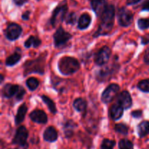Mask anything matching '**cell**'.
<instances>
[{
    "instance_id": "1",
    "label": "cell",
    "mask_w": 149,
    "mask_h": 149,
    "mask_svg": "<svg viewBox=\"0 0 149 149\" xmlns=\"http://www.w3.org/2000/svg\"><path fill=\"white\" fill-rule=\"evenodd\" d=\"M100 17L101 23L97 31L95 33L94 37H97L101 35H107L111 31L115 17L114 6L112 4H108Z\"/></svg>"
},
{
    "instance_id": "2",
    "label": "cell",
    "mask_w": 149,
    "mask_h": 149,
    "mask_svg": "<svg viewBox=\"0 0 149 149\" xmlns=\"http://www.w3.org/2000/svg\"><path fill=\"white\" fill-rule=\"evenodd\" d=\"M58 69L60 72L65 76L71 75L79 69L80 64L76 58L65 56L60 59L58 62Z\"/></svg>"
},
{
    "instance_id": "3",
    "label": "cell",
    "mask_w": 149,
    "mask_h": 149,
    "mask_svg": "<svg viewBox=\"0 0 149 149\" xmlns=\"http://www.w3.org/2000/svg\"><path fill=\"white\" fill-rule=\"evenodd\" d=\"M45 58L44 57H39L33 61L26 62L23 65L24 68V75L27 76L31 73H38L43 74L45 73Z\"/></svg>"
},
{
    "instance_id": "4",
    "label": "cell",
    "mask_w": 149,
    "mask_h": 149,
    "mask_svg": "<svg viewBox=\"0 0 149 149\" xmlns=\"http://www.w3.org/2000/svg\"><path fill=\"white\" fill-rule=\"evenodd\" d=\"M68 7H67L66 1H63L52 12V17L50 18V23L53 27H56L58 24L64 20L65 14L67 13Z\"/></svg>"
},
{
    "instance_id": "5",
    "label": "cell",
    "mask_w": 149,
    "mask_h": 149,
    "mask_svg": "<svg viewBox=\"0 0 149 149\" xmlns=\"http://www.w3.org/2000/svg\"><path fill=\"white\" fill-rule=\"evenodd\" d=\"M71 37L72 36L71 33L65 31L62 27H60L54 33V44L56 47H61L64 46L71 39Z\"/></svg>"
},
{
    "instance_id": "6",
    "label": "cell",
    "mask_w": 149,
    "mask_h": 149,
    "mask_svg": "<svg viewBox=\"0 0 149 149\" xmlns=\"http://www.w3.org/2000/svg\"><path fill=\"white\" fill-rule=\"evenodd\" d=\"M117 17L119 25L123 27H127L130 26L131 23L133 21V15L132 12L125 7L119 9L118 11Z\"/></svg>"
},
{
    "instance_id": "7",
    "label": "cell",
    "mask_w": 149,
    "mask_h": 149,
    "mask_svg": "<svg viewBox=\"0 0 149 149\" xmlns=\"http://www.w3.org/2000/svg\"><path fill=\"white\" fill-rule=\"evenodd\" d=\"M119 86L116 84H111L107 87L101 95V100L104 103H109L115 98L119 91Z\"/></svg>"
},
{
    "instance_id": "8",
    "label": "cell",
    "mask_w": 149,
    "mask_h": 149,
    "mask_svg": "<svg viewBox=\"0 0 149 149\" xmlns=\"http://www.w3.org/2000/svg\"><path fill=\"white\" fill-rule=\"evenodd\" d=\"M111 53V52L109 47H103L96 53L95 57V63L97 65H105L110 59Z\"/></svg>"
},
{
    "instance_id": "9",
    "label": "cell",
    "mask_w": 149,
    "mask_h": 149,
    "mask_svg": "<svg viewBox=\"0 0 149 149\" xmlns=\"http://www.w3.org/2000/svg\"><path fill=\"white\" fill-rule=\"evenodd\" d=\"M22 33V28L18 24L11 23L7 26L5 31V36L8 40L15 41L20 37Z\"/></svg>"
},
{
    "instance_id": "10",
    "label": "cell",
    "mask_w": 149,
    "mask_h": 149,
    "mask_svg": "<svg viewBox=\"0 0 149 149\" xmlns=\"http://www.w3.org/2000/svg\"><path fill=\"white\" fill-rule=\"evenodd\" d=\"M28 136H29V132H28L27 129L23 126L20 127L16 130V133L13 143L15 145L20 146H24L26 144Z\"/></svg>"
},
{
    "instance_id": "11",
    "label": "cell",
    "mask_w": 149,
    "mask_h": 149,
    "mask_svg": "<svg viewBox=\"0 0 149 149\" xmlns=\"http://www.w3.org/2000/svg\"><path fill=\"white\" fill-rule=\"evenodd\" d=\"M117 103L122 106L124 109H128L132 106V100L129 92L122 91L117 97Z\"/></svg>"
},
{
    "instance_id": "12",
    "label": "cell",
    "mask_w": 149,
    "mask_h": 149,
    "mask_svg": "<svg viewBox=\"0 0 149 149\" xmlns=\"http://www.w3.org/2000/svg\"><path fill=\"white\" fill-rule=\"evenodd\" d=\"M29 116L33 122H36V123L46 124L48 120L47 116L45 113V112L42 110H39V109L33 111L30 113Z\"/></svg>"
},
{
    "instance_id": "13",
    "label": "cell",
    "mask_w": 149,
    "mask_h": 149,
    "mask_svg": "<svg viewBox=\"0 0 149 149\" xmlns=\"http://www.w3.org/2000/svg\"><path fill=\"white\" fill-rule=\"evenodd\" d=\"M116 68L115 66L106 67V68H103V70L98 71L96 74V79L99 82H103L110 78L111 76L116 71Z\"/></svg>"
},
{
    "instance_id": "14",
    "label": "cell",
    "mask_w": 149,
    "mask_h": 149,
    "mask_svg": "<svg viewBox=\"0 0 149 149\" xmlns=\"http://www.w3.org/2000/svg\"><path fill=\"white\" fill-rule=\"evenodd\" d=\"M20 85L17 84H7L2 89V95L5 98H11L12 97H15Z\"/></svg>"
},
{
    "instance_id": "15",
    "label": "cell",
    "mask_w": 149,
    "mask_h": 149,
    "mask_svg": "<svg viewBox=\"0 0 149 149\" xmlns=\"http://www.w3.org/2000/svg\"><path fill=\"white\" fill-rule=\"evenodd\" d=\"M124 109H125L119 103L112 105L109 110V114H110L111 118L113 120H118L122 118L124 113Z\"/></svg>"
},
{
    "instance_id": "16",
    "label": "cell",
    "mask_w": 149,
    "mask_h": 149,
    "mask_svg": "<svg viewBox=\"0 0 149 149\" xmlns=\"http://www.w3.org/2000/svg\"><path fill=\"white\" fill-rule=\"evenodd\" d=\"M44 139L45 141H47V142H55L58 139V132H57L56 130L55 129L54 127H49L47 128L44 132Z\"/></svg>"
},
{
    "instance_id": "17",
    "label": "cell",
    "mask_w": 149,
    "mask_h": 149,
    "mask_svg": "<svg viewBox=\"0 0 149 149\" xmlns=\"http://www.w3.org/2000/svg\"><path fill=\"white\" fill-rule=\"evenodd\" d=\"M28 108L26 106V105L25 103L22 104L20 107L17 109V113H16L15 118V122L16 125H19V124L21 123L22 122H23L25 119V116H26V113H27Z\"/></svg>"
},
{
    "instance_id": "18",
    "label": "cell",
    "mask_w": 149,
    "mask_h": 149,
    "mask_svg": "<svg viewBox=\"0 0 149 149\" xmlns=\"http://www.w3.org/2000/svg\"><path fill=\"white\" fill-rule=\"evenodd\" d=\"M91 20V17H90V15L89 14L84 13V14L81 15L78 22V28L79 29H81V30L86 29L90 25Z\"/></svg>"
},
{
    "instance_id": "19",
    "label": "cell",
    "mask_w": 149,
    "mask_h": 149,
    "mask_svg": "<svg viewBox=\"0 0 149 149\" xmlns=\"http://www.w3.org/2000/svg\"><path fill=\"white\" fill-rule=\"evenodd\" d=\"M76 127H77V125H76L72 120L67 121V122H65L63 127V131L65 138H71V137L74 135V129H75Z\"/></svg>"
},
{
    "instance_id": "20",
    "label": "cell",
    "mask_w": 149,
    "mask_h": 149,
    "mask_svg": "<svg viewBox=\"0 0 149 149\" xmlns=\"http://www.w3.org/2000/svg\"><path fill=\"white\" fill-rule=\"evenodd\" d=\"M138 133L139 137L143 138L149 133V122L143 121L138 125Z\"/></svg>"
},
{
    "instance_id": "21",
    "label": "cell",
    "mask_w": 149,
    "mask_h": 149,
    "mask_svg": "<svg viewBox=\"0 0 149 149\" xmlns=\"http://www.w3.org/2000/svg\"><path fill=\"white\" fill-rule=\"evenodd\" d=\"M42 44V41L36 36H31L25 42L24 46L26 48H30L31 47H38L39 45Z\"/></svg>"
},
{
    "instance_id": "22",
    "label": "cell",
    "mask_w": 149,
    "mask_h": 149,
    "mask_svg": "<svg viewBox=\"0 0 149 149\" xmlns=\"http://www.w3.org/2000/svg\"><path fill=\"white\" fill-rule=\"evenodd\" d=\"M74 107L77 111L84 112L87 109V102L84 99L79 97L74 101Z\"/></svg>"
},
{
    "instance_id": "23",
    "label": "cell",
    "mask_w": 149,
    "mask_h": 149,
    "mask_svg": "<svg viewBox=\"0 0 149 149\" xmlns=\"http://www.w3.org/2000/svg\"><path fill=\"white\" fill-rule=\"evenodd\" d=\"M20 58H21V55L19 53L15 52V53L13 54L12 55L9 56L6 59L5 65L7 66H13V65H15L16 63H17L20 61Z\"/></svg>"
},
{
    "instance_id": "24",
    "label": "cell",
    "mask_w": 149,
    "mask_h": 149,
    "mask_svg": "<svg viewBox=\"0 0 149 149\" xmlns=\"http://www.w3.org/2000/svg\"><path fill=\"white\" fill-rule=\"evenodd\" d=\"M42 99L44 103L47 105V106L48 107L49 110L50 111V112H52V113H57L56 106H55V104L53 102V100H51L49 97H47L46 95H42Z\"/></svg>"
},
{
    "instance_id": "25",
    "label": "cell",
    "mask_w": 149,
    "mask_h": 149,
    "mask_svg": "<svg viewBox=\"0 0 149 149\" xmlns=\"http://www.w3.org/2000/svg\"><path fill=\"white\" fill-rule=\"evenodd\" d=\"M39 84V81H38L37 79L34 78V77H31V78L28 79L27 81H26V85L31 91H33V90H36Z\"/></svg>"
},
{
    "instance_id": "26",
    "label": "cell",
    "mask_w": 149,
    "mask_h": 149,
    "mask_svg": "<svg viewBox=\"0 0 149 149\" xmlns=\"http://www.w3.org/2000/svg\"><path fill=\"white\" fill-rule=\"evenodd\" d=\"M119 147L120 149H133V143L127 139H122L119 141Z\"/></svg>"
},
{
    "instance_id": "27",
    "label": "cell",
    "mask_w": 149,
    "mask_h": 149,
    "mask_svg": "<svg viewBox=\"0 0 149 149\" xmlns=\"http://www.w3.org/2000/svg\"><path fill=\"white\" fill-rule=\"evenodd\" d=\"M116 145V142L114 141L109 139H104L102 142L100 148L101 149H113Z\"/></svg>"
},
{
    "instance_id": "28",
    "label": "cell",
    "mask_w": 149,
    "mask_h": 149,
    "mask_svg": "<svg viewBox=\"0 0 149 149\" xmlns=\"http://www.w3.org/2000/svg\"><path fill=\"white\" fill-rule=\"evenodd\" d=\"M138 87L141 91L144 93H149V79L140 81L138 84Z\"/></svg>"
},
{
    "instance_id": "29",
    "label": "cell",
    "mask_w": 149,
    "mask_h": 149,
    "mask_svg": "<svg viewBox=\"0 0 149 149\" xmlns=\"http://www.w3.org/2000/svg\"><path fill=\"white\" fill-rule=\"evenodd\" d=\"M114 129L116 132L122 134V135H127L128 131H129L127 126L124 125V124H117V125H115Z\"/></svg>"
},
{
    "instance_id": "30",
    "label": "cell",
    "mask_w": 149,
    "mask_h": 149,
    "mask_svg": "<svg viewBox=\"0 0 149 149\" xmlns=\"http://www.w3.org/2000/svg\"><path fill=\"white\" fill-rule=\"evenodd\" d=\"M138 28L141 30H145L149 28V19L141 18L138 20Z\"/></svg>"
},
{
    "instance_id": "31",
    "label": "cell",
    "mask_w": 149,
    "mask_h": 149,
    "mask_svg": "<svg viewBox=\"0 0 149 149\" xmlns=\"http://www.w3.org/2000/svg\"><path fill=\"white\" fill-rule=\"evenodd\" d=\"M77 21V15L74 13H71L65 17V22L67 24L74 25Z\"/></svg>"
},
{
    "instance_id": "32",
    "label": "cell",
    "mask_w": 149,
    "mask_h": 149,
    "mask_svg": "<svg viewBox=\"0 0 149 149\" xmlns=\"http://www.w3.org/2000/svg\"><path fill=\"white\" fill-rule=\"evenodd\" d=\"M143 114V111L141 110H135L131 113L132 117L135 118V119H138V118L141 117Z\"/></svg>"
},
{
    "instance_id": "33",
    "label": "cell",
    "mask_w": 149,
    "mask_h": 149,
    "mask_svg": "<svg viewBox=\"0 0 149 149\" xmlns=\"http://www.w3.org/2000/svg\"><path fill=\"white\" fill-rule=\"evenodd\" d=\"M28 0H13L15 4L17 6H22L23 4H24L25 3L27 2Z\"/></svg>"
},
{
    "instance_id": "34",
    "label": "cell",
    "mask_w": 149,
    "mask_h": 149,
    "mask_svg": "<svg viewBox=\"0 0 149 149\" xmlns=\"http://www.w3.org/2000/svg\"><path fill=\"white\" fill-rule=\"evenodd\" d=\"M29 16H30V12L26 11L22 15V19L24 20H28L29 19Z\"/></svg>"
},
{
    "instance_id": "35",
    "label": "cell",
    "mask_w": 149,
    "mask_h": 149,
    "mask_svg": "<svg viewBox=\"0 0 149 149\" xmlns=\"http://www.w3.org/2000/svg\"><path fill=\"white\" fill-rule=\"evenodd\" d=\"M149 43V34L148 36H145L142 38V44L143 45H146Z\"/></svg>"
},
{
    "instance_id": "36",
    "label": "cell",
    "mask_w": 149,
    "mask_h": 149,
    "mask_svg": "<svg viewBox=\"0 0 149 149\" xmlns=\"http://www.w3.org/2000/svg\"><path fill=\"white\" fill-rule=\"evenodd\" d=\"M142 10H146V11H149V0L144 3L143 5Z\"/></svg>"
},
{
    "instance_id": "37",
    "label": "cell",
    "mask_w": 149,
    "mask_h": 149,
    "mask_svg": "<svg viewBox=\"0 0 149 149\" xmlns=\"http://www.w3.org/2000/svg\"><path fill=\"white\" fill-rule=\"evenodd\" d=\"M140 1H141V0H127V4L128 5H132V4H137V3L139 2Z\"/></svg>"
},
{
    "instance_id": "38",
    "label": "cell",
    "mask_w": 149,
    "mask_h": 149,
    "mask_svg": "<svg viewBox=\"0 0 149 149\" xmlns=\"http://www.w3.org/2000/svg\"><path fill=\"white\" fill-rule=\"evenodd\" d=\"M90 2H91V4H92V3L97 2V1H100V0H90Z\"/></svg>"
},
{
    "instance_id": "39",
    "label": "cell",
    "mask_w": 149,
    "mask_h": 149,
    "mask_svg": "<svg viewBox=\"0 0 149 149\" xmlns=\"http://www.w3.org/2000/svg\"><path fill=\"white\" fill-rule=\"evenodd\" d=\"M3 79H4V77H3V75H1V82H2Z\"/></svg>"
}]
</instances>
